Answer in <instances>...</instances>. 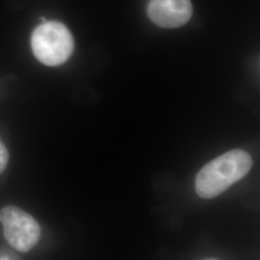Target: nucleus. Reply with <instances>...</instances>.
I'll use <instances>...</instances> for the list:
<instances>
[{
	"label": "nucleus",
	"mask_w": 260,
	"mask_h": 260,
	"mask_svg": "<svg viewBox=\"0 0 260 260\" xmlns=\"http://www.w3.org/2000/svg\"><path fill=\"white\" fill-rule=\"evenodd\" d=\"M8 160H9L8 150L6 149V147L4 146L3 142L0 139V175L3 173V171L5 170V168L7 166Z\"/></svg>",
	"instance_id": "39448f33"
},
{
	"label": "nucleus",
	"mask_w": 260,
	"mask_h": 260,
	"mask_svg": "<svg viewBox=\"0 0 260 260\" xmlns=\"http://www.w3.org/2000/svg\"><path fill=\"white\" fill-rule=\"evenodd\" d=\"M0 222L10 245L20 252H27L35 247L41 236L37 221L17 206L8 205L0 211Z\"/></svg>",
	"instance_id": "7ed1b4c3"
},
{
	"label": "nucleus",
	"mask_w": 260,
	"mask_h": 260,
	"mask_svg": "<svg viewBox=\"0 0 260 260\" xmlns=\"http://www.w3.org/2000/svg\"><path fill=\"white\" fill-rule=\"evenodd\" d=\"M204 260H218V259H216V258H207V259H204Z\"/></svg>",
	"instance_id": "423d86ee"
},
{
	"label": "nucleus",
	"mask_w": 260,
	"mask_h": 260,
	"mask_svg": "<svg viewBox=\"0 0 260 260\" xmlns=\"http://www.w3.org/2000/svg\"><path fill=\"white\" fill-rule=\"evenodd\" d=\"M74 46L70 30L58 21H45L31 37L34 55L41 63L50 67L64 64L72 55Z\"/></svg>",
	"instance_id": "f03ea898"
},
{
	"label": "nucleus",
	"mask_w": 260,
	"mask_h": 260,
	"mask_svg": "<svg viewBox=\"0 0 260 260\" xmlns=\"http://www.w3.org/2000/svg\"><path fill=\"white\" fill-rule=\"evenodd\" d=\"M251 155L242 149H233L206 164L196 177L197 194L203 199L221 195L239 181L251 170Z\"/></svg>",
	"instance_id": "f257e3e1"
},
{
	"label": "nucleus",
	"mask_w": 260,
	"mask_h": 260,
	"mask_svg": "<svg viewBox=\"0 0 260 260\" xmlns=\"http://www.w3.org/2000/svg\"><path fill=\"white\" fill-rule=\"evenodd\" d=\"M192 13L190 0H151L148 6L149 19L160 27H180L190 19Z\"/></svg>",
	"instance_id": "20e7f679"
}]
</instances>
